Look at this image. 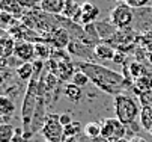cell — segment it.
Returning <instances> with one entry per match:
<instances>
[{
    "label": "cell",
    "mask_w": 152,
    "mask_h": 142,
    "mask_svg": "<svg viewBox=\"0 0 152 142\" xmlns=\"http://www.w3.org/2000/svg\"><path fill=\"white\" fill-rule=\"evenodd\" d=\"M78 67H80V71L88 74L91 82L102 92L112 94L116 97L118 94H122L121 91L126 85L125 77L122 74H119L115 70L105 68L104 65L94 64V62H81Z\"/></svg>",
    "instance_id": "6da1fadb"
},
{
    "label": "cell",
    "mask_w": 152,
    "mask_h": 142,
    "mask_svg": "<svg viewBox=\"0 0 152 142\" xmlns=\"http://www.w3.org/2000/svg\"><path fill=\"white\" fill-rule=\"evenodd\" d=\"M140 106H139V101L128 95V94H118L115 97V113L116 118L125 126H131L136 123V119L140 118Z\"/></svg>",
    "instance_id": "7a4b0ae2"
},
{
    "label": "cell",
    "mask_w": 152,
    "mask_h": 142,
    "mask_svg": "<svg viewBox=\"0 0 152 142\" xmlns=\"http://www.w3.org/2000/svg\"><path fill=\"white\" fill-rule=\"evenodd\" d=\"M137 38L139 35H136L131 27H126V29H118V32L105 43H108L116 52L129 53V52H133L137 43Z\"/></svg>",
    "instance_id": "3957f363"
},
{
    "label": "cell",
    "mask_w": 152,
    "mask_h": 142,
    "mask_svg": "<svg viewBox=\"0 0 152 142\" xmlns=\"http://www.w3.org/2000/svg\"><path fill=\"white\" fill-rule=\"evenodd\" d=\"M108 20L112 21L113 26H116L118 29H126V27H131L133 21H134V11L131 6H128L125 2L124 3H118L112 12Z\"/></svg>",
    "instance_id": "277c9868"
},
{
    "label": "cell",
    "mask_w": 152,
    "mask_h": 142,
    "mask_svg": "<svg viewBox=\"0 0 152 142\" xmlns=\"http://www.w3.org/2000/svg\"><path fill=\"white\" fill-rule=\"evenodd\" d=\"M41 135L45 138V141L51 142H63V126L59 123V115L50 113L45 116L44 126L41 129Z\"/></svg>",
    "instance_id": "5b68a950"
},
{
    "label": "cell",
    "mask_w": 152,
    "mask_h": 142,
    "mask_svg": "<svg viewBox=\"0 0 152 142\" xmlns=\"http://www.w3.org/2000/svg\"><path fill=\"white\" fill-rule=\"evenodd\" d=\"M126 135V126L119 121L116 116L115 118H105L101 123V139L104 142L110 139H119L125 138Z\"/></svg>",
    "instance_id": "8992f818"
},
{
    "label": "cell",
    "mask_w": 152,
    "mask_h": 142,
    "mask_svg": "<svg viewBox=\"0 0 152 142\" xmlns=\"http://www.w3.org/2000/svg\"><path fill=\"white\" fill-rule=\"evenodd\" d=\"M42 38H44V43L51 44L56 50H62V49H68L69 43L72 41L69 30H66L65 27L59 26L54 27L53 30L47 32V33H42Z\"/></svg>",
    "instance_id": "52a82bcc"
},
{
    "label": "cell",
    "mask_w": 152,
    "mask_h": 142,
    "mask_svg": "<svg viewBox=\"0 0 152 142\" xmlns=\"http://www.w3.org/2000/svg\"><path fill=\"white\" fill-rule=\"evenodd\" d=\"M14 56L18 57L21 62H30V60H33V57L36 56L35 44L30 43V41H17Z\"/></svg>",
    "instance_id": "ba28073f"
},
{
    "label": "cell",
    "mask_w": 152,
    "mask_h": 142,
    "mask_svg": "<svg viewBox=\"0 0 152 142\" xmlns=\"http://www.w3.org/2000/svg\"><path fill=\"white\" fill-rule=\"evenodd\" d=\"M62 17L71 20L77 24H81V5H78L75 0H66L62 11Z\"/></svg>",
    "instance_id": "9c48e42d"
},
{
    "label": "cell",
    "mask_w": 152,
    "mask_h": 142,
    "mask_svg": "<svg viewBox=\"0 0 152 142\" xmlns=\"http://www.w3.org/2000/svg\"><path fill=\"white\" fill-rule=\"evenodd\" d=\"M95 27H96V33L101 39V43L108 41L118 32V27L112 24L110 20H98V21H95Z\"/></svg>",
    "instance_id": "30bf717a"
},
{
    "label": "cell",
    "mask_w": 152,
    "mask_h": 142,
    "mask_svg": "<svg viewBox=\"0 0 152 142\" xmlns=\"http://www.w3.org/2000/svg\"><path fill=\"white\" fill-rule=\"evenodd\" d=\"M98 15H99L98 6H95L91 2H84L81 5V26L92 24V23L98 21Z\"/></svg>",
    "instance_id": "8fae6325"
},
{
    "label": "cell",
    "mask_w": 152,
    "mask_h": 142,
    "mask_svg": "<svg viewBox=\"0 0 152 142\" xmlns=\"http://www.w3.org/2000/svg\"><path fill=\"white\" fill-rule=\"evenodd\" d=\"M36 85V82H30L29 85V89H27V95L24 98V104H23V121L26 124H29V119L33 113V109H35V104H36V100L33 98V86Z\"/></svg>",
    "instance_id": "7c38bea8"
},
{
    "label": "cell",
    "mask_w": 152,
    "mask_h": 142,
    "mask_svg": "<svg viewBox=\"0 0 152 142\" xmlns=\"http://www.w3.org/2000/svg\"><path fill=\"white\" fill-rule=\"evenodd\" d=\"M0 8L5 12L12 14L17 20H21V17L26 12V9L21 6L20 0H0Z\"/></svg>",
    "instance_id": "4fadbf2b"
},
{
    "label": "cell",
    "mask_w": 152,
    "mask_h": 142,
    "mask_svg": "<svg viewBox=\"0 0 152 142\" xmlns=\"http://www.w3.org/2000/svg\"><path fill=\"white\" fill-rule=\"evenodd\" d=\"M15 43H17L15 39L6 30H3V35H2V38H0V53H2L3 59H8L11 54H14Z\"/></svg>",
    "instance_id": "5bb4252c"
},
{
    "label": "cell",
    "mask_w": 152,
    "mask_h": 142,
    "mask_svg": "<svg viewBox=\"0 0 152 142\" xmlns=\"http://www.w3.org/2000/svg\"><path fill=\"white\" fill-rule=\"evenodd\" d=\"M66 0H41V11L50 15H62Z\"/></svg>",
    "instance_id": "9a60e30c"
},
{
    "label": "cell",
    "mask_w": 152,
    "mask_h": 142,
    "mask_svg": "<svg viewBox=\"0 0 152 142\" xmlns=\"http://www.w3.org/2000/svg\"><path fill=\"white\" fill-rule=\"evenodd\" d=\"M94 54H95V57H98V59H102V60H113V57H115V54H116V50L108 44V43H99V44H96L95 46V49H94Z\"/></svg>",
    "instance_id": "2e32d148"
},
{
    "label": "cell",
    "mask_w": 152,
    "mask_h": 142,
    "mask_svg": "<svg viewBox=\"0 0 152 142\" xmlns=\"http://www.w3.org/2000/svg\"><path fill=\"white\" fill-rule=\"evenodd\" d=\"M133 89L137 95L146 92V91H152V76L148 74V76H143L137 80L133 82Z\"/></svg>",
    "instance_id": "e0dca14e"
},
{
    "label": "cell",
    "mask_w": 152,
    "mask_h": 142,
    "mask_svg": "<svg viewBox=\"0 0 152 142\" xmlns=\"http://www.w3.org/2000/svg\"><path fill=\"white\" fill-rule=\"evenodd\" d=\"M74 74H75V71H74L72 64L69 62V59L59 60V73H57V77L60 80H69V79H72Z\"/></svg>",
    "instance_id": "ac0fdd59"
},
{
    "label": "cell",
    "mask_w": 152,
    "mask_h": 142,
    "mask_svg": "<svg viewBox=\"0 0 152 142\" xmlns=\"http://www.w3.org/2000/svg\"><path fill=\"white\" fill-rule=\"evenodd\" d=\"M68 52H69V54L84 57V56H89L88 53H91V49L86 47L81 41H78V39H72V41L69 43V46H68Z\"/></svg>",
    "instance_id": "d6986e66"
},
{
    "label": "cell",
    "mask_w": 152,
    "mask_h": 142,
    "mask_svg": "<svg viewBox=\"0 0 152 142\" xmlns=\"http://www.w3.org/2000/svg\"><path fill=\"white\" fill-rule=\"evenodd\" d=\"M84 135L91 141H102L101 139V124L99 123H88L84 126Z\"/></svg>",
    "instance_id": "ffe728a7"
},
{
    "label": "cell",
    "mask_w": 152,
    "mask_h": 142,
    "mask_svg": "<svg viewBox=\"0 0 152 142\" xmlns=\"http://www.w3.org/2000/svg\"><path fill=\"white\" fill-rule=\"evenodd\" d=\"M65 95H66L72 103H77V101H80L81 97H83V91H81L80 86H77L74 83H68L65 86Z\"/></svg>",
    "instance_id": "44dd1931"
},
{
    "label": "cell",
    "mask_w": 152,
    "mask_h": 142,
    "mask_svg": "<svg viewBox=\"0 0 152 142\" xmlns=\"http://www.w3.org/2000/svg\"><path fill=\"white\" fill-rule=\"evenodd\" d=\"M35 73V65L32 62H23L20 67H17V74L21 80H29Z\"/></svg>",
    "instance_id": "7402d4cb"
},
{
    "label": "cell",
    "mask_w": 152,
    "mask_h": 142,
    "mask_svg": "<svg viewBox=\"0 0 152 142\" xmlns=\"http://www.w3.org/2000/svg\"><path fill=\"white\" fill-rule=\"evenodd\" d=\"M35 52H36V56L41 60L51 59V56H53V50H51L50 44H47V43H36L35 44Z\"/></svg>",
    "instance_id": "603a6c76"
},
{
    "label": "cell",
    "mask_w": 152,
    "mask_h": 142,
    "mask_svg": "<svg viewBox=\"0 0 152 142\" xmlns=\"http://www.w3.org/2000/svg\"><path fill=\"white\" fill-rule=\"evenodd\" d=\"M140 124L145 130H151L152 127V107H143L140 112Z\"/></svg>",
    "instance_id": "cb8c5ba5"
},
{
    "label": "cell",
    "mask_w": 152,
    "mask_h": 142,
    "mask_svg": "<svg viewBox=\"0 0 152 142\" xmlns=\"http://www.w3.org/2000/svg\"><path fill=\"white\" fill-rule=\"evenodd\" d=\"M14 136H15V129L11 124L0 126V142H11Z\"/></svg>",
    "instance_id": "d4e9b609"
},
{
    "label": "cell",
    "mask_w": 152,
    "mask_h": 142,
    "mask_svg": "<svg viewBox=\"0 0 152 142\" xmlns=\"http://www.w3.org/2000/svg\"><path fill=\"white\" fill-rule=\"evenodd\" d=\"M129 73H131V79H134V80H137L143 76H148V71L145 70V67L140 62H137V60L129 64Z\"/></svg>",
    "instance_id": "484cf974"
},
{
    "label": "cell",
    "mask_w": 152,
    "mask_h": 142,
    "mask_svg": "<svg viewBox=\"0 0 152 142\" xmlns=\"http://www.w3.org/2000/svg\"><path fill=\"white\" fill-rule=\"evenodd\" d=\"M81 132V124L77 123V121H72V123L66 127H63V138H75L78 136V133Z\"/></svg>",
    "instance_id": "4316f807"
},
{
    "label": "cell",
    "mask_w": 152,
    "mask_h": 142,
    "mask_svg": "<svg viewBox=\"0 0 152 142\" xmlns=\"http://www.w3.org/2000/svg\"><path fill=\"white\" fill-rule=\"evenodd\" d=\"M14 109H15V106H14V103H12L11 98H8V97H5V95L0 98V112H2L3 116H9V115L14 112Z\"/></svg>",
    "instance_id": "83f0119b"
},
{
    "label": "cell",
    "mask_w": 152,
    "mask_h": 142,
    "mask_svg": "<svg viewBox=\"0 0 152 142\" xmlns=\"http://www.w3.org/2000/svg\"><path fill=\"white\" fill-rule=\"evenodd\" d=\"M71 80H72L71 83H74V85H77V86H80V88H83L84 85H88V83L91 82L89 76L86 74V73H83V71H75V74L72 76Z\"/></svg>",
    "instance_id": "f1b7e54d"
},
{
    "label": "cell",
    "mask_w": 152,
    "mask_h": 142,
    "mask_svg": "<svg viewBox=\"0 0 152 142\" xmlns=\"http://www.w3.org/2000/svg\"><path fill=\"white\" fill-rule=\"evenodd\" d=\"M137 43H140L148 50V53H152V32H148L145 35H139Z\"/></svg>",
    "instance_id": "f546056e"
},
{
    "label": "cell",
    "mask_w": 152,
    "mask_h": 142,
    "mask_svg": "<svg viewBox=\"0 0 152 142\" xmlns=\"http://www.w3.org/2000/svg\"><path fill=\"white\" fill-rule=\"evenodd\" d=\"M21 6L27 11H36L41 9V0H20Z\"/></svg>",
    "instance_id": "4dcf8cb0"
},
{
    "label": "cell",
    "mask_w": 152,
    "mask_h": 142,
    "mask_svg": "<svg viewBox=\"0 0 152 142\" xmlns=\"http://www.w3.org/2000/svg\"><path fill=\"white\" fill-rule=\"evenodd\" d=\"M139 103L143 107H152V91H146L139 95Z\"/></svg>",
    "instance_id": "1f68e13d"
},
{
    "label": "cell",
    "mask_w": 152,
    "mask_h": 142,
    "mask_svg": "<svg viewBox=\"0 0 152 142\" xmlns=\"http://www.w3.org/2000/svg\"><path fill=\"white\" fill-rule=\"evenodd\" d=\"M125 3H126L128 6H131L133 9H134V8L140 9V8L148 6V5L151 3V0H125Z\"/></svg>",
    "instance_id": "d6a6232c"
},
{
    "label": "cell",
    "mask_w": 152,
    "mask_h": 142,
    "mask_svg": "<svg viewBox=\"0 0 152 142\" xmlns=\"http://www.w3.org/2000/svg\"><path fill=\"white\" fill-rule=\"evenodd\" d=\"M59 123H60L63 127H66V126H69V124L72 123V118H71L69 113H60V115H59Z\"/></svg>",
    "instance_id": "836d02e7"
},
{
    "label": "cell",
    "mask_w": 152,
    "mask_h": 142,
    "mask_svg": "<svg viewBox=\"0 0 152 142\" xmlns=\"http://www.w3.org/2000/svg\"><path fill=\"white\" fill-rule=\"evenodd\" d=\"M126 53H122V52H116L115 57H113V62L115 64H124L125 62V59H126Z\"/></svg>",
    "instance_id": "e575fe53"
},
{
    "label": "cell",
    "mask_w": 152,
    "mask_h": 142,
    "mask_svg": "<svg viewBox=\"0 0 152 142\" xmlns=\"http://www.w3.org/2000/svg\"><path fill=\"white\" fill-rule=\"evenodd\" d=\"M11 142H24V138H23V135H15Z\"/></svg>",
    "instance_id": "d590c367"
},
{
    "label": "cell",
    "mask_w": 152,
    "mask_h": 142,
    "mask_svg": "<svg viewBox=\"0 0 152 142\" xmlns=\"http://www.w3.org/2000/svg\"><path fill=\"white\" fill-rule=\"evenodd\" d=\"M107 142H129L126 138H119V139H110V141H107Z\"/></svg>",
    "instance_id": "8d00e7d4"
},
{
    "label": "cell",
    "mask_w": 152,
    "mask_h": 142,
    "mask_svg": "<svg viewBox=\"0 0 152 142\" xmlns=\"http://www.w3.org/2000/svg\"><path fill=\"white\" fill-rule=\"evenodd\" d=\"M129 142H148L146 139H143V138H140V136H136V138H133Z\"/></svg>",
    "instance_id": "74e56055"
},
{
    "label": "cell",
    "mask_w": 152,
    "mask_h": 142,
    "mask_svg": "<svg viewBox=\"0 0 152 142\" xmlns=\"http://www.w3.org/2000/svg\"><path fill=\"white\" fill-rule=\"evenodd\" d=\"M63 142H80V139H78L77 136H75V138H66Z\"/></svg>",
    "instance_id": "f35d334b"
},
{
    "label": "cell",
    "mask_w": 152,
    "mask_h": 142,
    "mask_svg": "<svg viewBox=\"0 0 152 142\" xmlns=\"http://www.w3.org/2000/svg\"><path fill=\"white\" fill-rule=\"evenodd\" d=\"M115 2H118V3H124L125 0H115Z\"/></svg>",
    "instance_id": "ab89813d"
},
{
    "label": "cell",
    "mask_w": 152,
    "mask_h": 142,
    "mask_svg": "<svg viewBox=\"0 0 152 142\" xmlns=\"http://www.w3.org/2000/svg\"><path fill=\"white\" fill-rule=\"evenodd\" d=\"M149 133H151V135H152V127H151V130H149Z\"/></svg>",
    "instance_id": "60d3db41"
},
{
    "label": "cell",
    "mask_w": 152,
    "mask_h": 142,
    "mask_svg": "<svg viewBox=\"0 0 152 142\" xmlns=\"http://www.w3.org/2000/svg\"><path fill=\"white\" fill-rule=\"evenodd\" d=\"M44 142H51V141H44Z\"/></svg>",
    "instance_id": "b9f144b4"
}]
</instances>
